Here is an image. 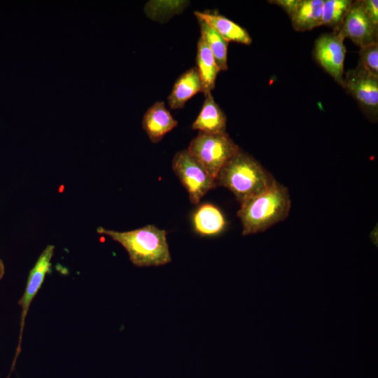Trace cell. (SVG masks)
<instances>
[{"label":"cell","mask_w":378,"mask_h":378,"mask_svg":"<svg viewBox=\"0 0 378 378\" xmlns=\"http://www.w3.org/2000/svg\"><path fill=\"white\" fill-rule=\"evenodd\" d=\"M342 86L368 113L375 115L378 111V77L366 71L358 62L344 76Z\"/></svg>","instance_id":"cell-7"},{"label":"cell","mask_w":378,"mask_h":378,"mask_svg":"<svg viewBox=\"0 0 378 378\" xmlns=\"http://www.w3.org/2000/svg\"><path fill=\"white\" fill-rule=\"evenodd\" d=\"M323 0H301L300 4L290 18L293 29L305 31L321 25Z\"/></svg>","instance_id":"cell-16"},{"label":"cell","mask_w":378,"mask_h":378,"mask_svg":"<svg viewBox=\"0 0 378 378\" xmlns=\"http://www.w3.org/2000/svg\"><path fill=\"white\" fill-rule=\"evenodd\" d=\"M301 0H275L270 1V3L274 4L282 8L286 13L291 18L297 10Z\"/></svg>","instance_id":"cell-21"},{"label":"cell","mask_w":378,"mask_h":378,"mask_svg":"<svg viewBox=\"0 0 378 378\" xmlns=\"http://www.w3.org/2000/svg\"><path fill=\"white\" fill-rule=\"evenodd\" d=\"M199 92H204V88L197 69L193 66L176 79L168 96V104L174 110L182 108L187 101Z\"/></svg>","instance_id":"cell-12"},{"label":"cell","mask_w":378,"mask_h":378,"mask_svg":"<svg viewBox=\"0 0 378 378\" xmlns=\"http://www.w3.org/2000/svg\"><path fill=\"white\" fill-rule=\"evenodd\" d=\"M196 63L204 88L203 93L211 92L220 70L209 46L201 37L197 41Z\"/></svg>","instance_id":"cell-15"},{"label":"cell","mask_w":378,"mask_h":378,"mask_svg":"<svg viewBox=\"0 0 378 378\" xmlns=\"http://www.w3.org/2000/svg\"><path fill=\"white\" fill-rule=\"evenodd\" d=\"M195 232L202 236H213L220 233L225 227V217L221 211L211 204L198 206L192 215Z\"/></svg>","instance_id":"cell-14"},{"label":"cell","mask_w":378,"mask_h":378,"mask_svg":"<svg viewBox=\"0 0 378 378\" xmlns=\"http://www.w3.org/2000/svg\"><path fill=\"white\" fill-rule=\"evenodd\" d=\"M359 63L371 75L378 77V43L360 48Z\"/></svg>","instance_id":"cell-19"},{"label":"cell","mask_w":378,"mask_h":378,"mask_svg":"<svg viewBox=\"0 0 378 378\" xmlns=\"http://www.w3.org/2000/svg\"><path fill=\"white\" fill-rule=\"evenodd\" d=\"M352 4L351 0H323L321 25L337 31Z\"/></svg>","instance_id":"cell-18"},{"label":"cell","mask_w":378,"mask_h":378,"mask_svg":"<svg viewBox=\"0 0 378 378\" xmlns=\"http://www.w3.org/2000/svg\"><path fill=\"white\" fill-rule=\"evenodd\" d=\"M276 180L253 158L239 150L220 169L216 186L230 190L240 202L260 194Z\"/></svg>","instance_id":"cell-3"},{"label":"cell","mask_w":378,"mask_h":378,"mask_svg":"<svg viewBox=\"0 0 378 378\" xmlns=\"http://www.w3.org/2000/svg\"><path fill=\"white\" fill-rule=\"evenodd\" d=\"M337 31L344 38H348L360 48L377 43L378 29L368 18L363 1L353 2Z\"/></svg>","instance_id":"cell-8"},{"label":"cell","mask_w":378,"mask_h":378,"mask_svg":"<svg viewBox=\"0 0 378 378\" xmlns=\"http://www.w3.org/2000/svg\"><path fill=\"white\" fill-rule=\"evenodd\" d=\"M172 169L187 190L190 202L197 204L216 183L187 150L178 151L172 160Z\"/></svg>","instance_id":"cell-5"},{"label":"cell","mask_w":378,"mask_h":378,"mask_svg":"<svg viewBox=\"0 0 378 378\" xmlns=\"http://www.w3.org/2000/svg\"><path fill=\"white\" fill-rule=\"evenodd\" d=\"M4 274V265L3 261L0 259V279Z\"/></svg>","instance_id":"cell-22"},{"label":"cell","mask_w":378,"mask_h":378,"mask_svg":"<svg viewBox=\"0 0 378 378\" xmlns=\"http://www.w3.org/2000/svg\"><path fill=\"white\" fill-rule=\"evenodd\" d=\"M204 97L203 105L192 128L199 132L210 134L226 132L225 114L215 102L211 92L204 94Z\"/></svg>","instance_id":"cell-11"},{"label":"cell","mask_w":378,"mask_h":378,"mask_svg":"<svg viewBox=\"0 0 378 378\" xmlns=\"http://www.w3.org/2000/svg\"><path fill=\"white\" fill-rule=\"evenodd\" d=\"M239 150L226 132L216 134L199 132L187 149L215 181L220 169Z\"/></svg>","instance_id":"cell-4"},{"label":"cell","mask_w":378,"mask_h":378,"mask_svg":"<svg viewBox=\"0 0 378 378\" xmlns=\"http://www.w3.org/2000/svg\"><path fill=\"white\" fill-rule=\"evenodd\" d=\"M200 37L206 42L211 51L220 71H226L227 66L228 42L222 38L209 24L201 18H197Z\"/></svg>","instance_id":"cell-17"},{"label":"cell","mask_w":378,"mask_h":378,"mask_svg":"<svg viewBox=\"0 0 378 378\" xmlns=\"http://www.w3.org/2000/svg\"><path fill=\"white\" fill-rule=\"evenodd\" d=\"M178 125L164 102H156L144 113L142 127L149 139L154 144L160 141L164 136Z\"/></svg>","instance_id":"cell-10"},{"label":"cell","mask_w":378,"mask_h":378,"mask_svg":"<svg viewBox=\"0 0 378 378\" xmlns=\"http://www.w3.org/2000/svg\"><path fill=\"white\" fill-rule=\"evenodd\" d=\"M365 13L373 26L378 29V1H363Z\"/></svg>","instance_id":"cell-20"},{"label":"cell","mask_w":378,"mask_h":378,"mask_svg":"<svg viewBox=\"0 0 378 378\" xmlns=\"http://www.w3.org/2000/svg\"><path fill=\"white\" fill-rule=\"evenodd\" d=\"M196 18H201L209 24L222 38L230 41L250 45L252 39L248 31L231 20L217 13L195 11Z\"/></svg>","instance_id":"cell-13"},{"label":"cell","mask_w":378,"mask_h":378,"mask_svg":"<svg viewBox=\"0 0 378 378\" xmlns=\"http://www.w3.org/2000/svg\"><path fill=\"white\" fill-rule=\"evenodd\" d=\"M344 38L337 32L320 36L315 41L314 55L320 66L342 85L346 55Z\"/></svg>","instance_id":"cell-6"},{"label":"cell","mask_w":378,"mask_h":378,"mask_svg":"<svg viewBox=\"0 0 378 378\" xmlns=\"http://www.w3.org/2000/svg\"><path fill=\"white\" fill-rule=\"evenodd\" d=\"M54 248V246L48 245L41 253L35 265L29 272L24 292L19 300L18 303L21 307L22 312L19 340L15 361L21 351L22 332L29 307L42 286L46 274L50 270Z\"/></svg>","instance_id":"cell-9"},{"label":"cell","mask_w":378,"mask_h":378,"mask_svg":"<svg viewBox=\"0 0 378 378\" xmlns=\"http://www.w3.org/2000/svg\"><path fill=\"white\" fill-rule=\"evenodd\" d=\"M97 232L121 244L128 253L130 261L137 267L163 265L172 260L166 231L153 225L127 232L99 227Z\"/></svg>","instance_id":"cell-2"},{"label":"cell","mask_w":378,"mask_h":378,"mask_svg":"<svg viewBox=\"0 0 378 378\" xmlns=\"http://www.w3.org/2000/svg\"><path fill=\"white\" fill-rule=\"evenodd\" d=\"M237 212L242 225V234L263 232L286 219L291 200L288 189L275 182L260 194L240 203Z\"/></svg>","instance_id":"cell-1"}]
</instances>
